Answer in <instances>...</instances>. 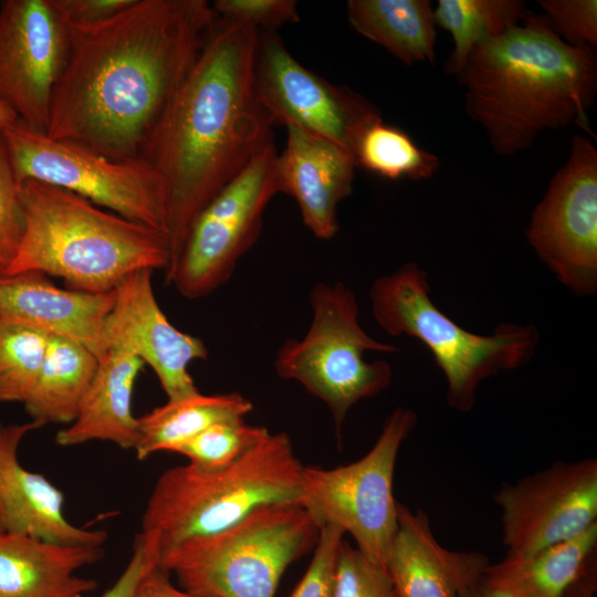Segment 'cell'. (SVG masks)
<instances>
[{"label": "cell", "instance_id": "4fadbf2b", "mask_svg": "<svg viewBox=\"0 0 597 597\" xmlns=\"http://www.w3.org/2000/svg\"><path fill=\"white\" fill-rule=\"evenodd\" d=\"M253 85L273 126H298L353 156L359 135L380 118L379 111L365 97L302 65L273 31H259Z\"/></svg>", "mask_w": 597, "mask_h": 597}, {"label": "cell", "instance_id": "8d00e7d4", "mask_svg": "<svg viewBox=\"0 0 597 597\" xmlns=\"http://www.w3.org/2000/svg\"><path fill=\"white\" fill-rule=\"evenodd\" d=\"M133 0H52L57 13L67 25H87L102 22L127 8Z\"/></svg>", "mask_w": 597, "mask_h": 597}, {"label": "cell", "instance_id": "484cf974", "mask_svg": "<svg viewBox=\"0 0 597 597\" xmlns=\"http://www.w3.org/2000/svg\"><path fill=\"white\" fill-rule=\"evenodd\" d=\"M252 402L238 392L196 395L168 400L165 405L137 418L136 457L174 450L210 425L230 419H244Z\"/></svg>", "mask_w": 597, "mask_h": 597}, {"label": "cell", "instance_id": "ab89813d", "mask_svg": "<svg viewBox=\"0 0 597 597\" xmlns=\"http://www.w3.org/2000/svg\"><path fill=\"white\" fill-rule=\"evenodd\" d=\"M596 591V565L590 567L566 593L565 597H594Z\"/></svg>", "mask_w": 597, "mask_h": 597}, {"label": "cell", "instance_id": "7a4b0ae2", "mask_svg": "<svg viewBox=\"0 0 597 597\" xmlns=\"http://www.w3.org/2000/svg\"><path fill=\"white\" fill-rule=\"evenodd\" d=\"M259 29L218 18L190 72L149 134L139 159L166 199L169 273L203 208L271 143L253 85Z\"/></svg>", "mask_w": 597, "mask_h": 597}, {"label": "cell", "instance_id": "2e32d148", "mask_svg": "<svg viewBox=\"0 0 597 597\" xmlns=\"http://www.w3.org/2000/svg\"><path fill=\"white\" fill-rule=\"evenodd\" d=\"M151 270H140L117 287L106 324L109 346L129 349L156 374L168 400L199 392L188 371L190 363L208 357L205 343L176 328L161 311Z\"/></svg>", "mask_w": 597, "mask_h": 597}, {"label": "cell", "instance_id": "1f68e13d", "mask_svg": "<svg viewBox=\"0 0 597 597\" xmlns=\"http://www.w3.org/2000/svg\"><path fill=\"white\" fill-rule=\"evenodd\" d=\"M25 230V213L10 157L0 130V275L14 261Z\"/></svg>", "mask_w": 597, "mask_h": 597}, {"label": "cell", "instance_id": "e0dca14e", "mask_svg": "<svg viewBox=\"0 0 597 597\" xmlns=\"http://www.w3.org/2000/svg\"><path fill=\"white\" fill-rule=\"evenodd\" d=\"M115 296L116 290L61 289L38 272L0 275V322L71 339L100 359L108 349L106 324Z\"/></svg>", "mask_w": 597, "mask_h": 597}, {"label": "cell", "instance_id": "8992f818", "mask_svg": "<svg viewBox=\"0 0 597 597\" xmlns=\"http://www.w3.org/2000/svg\"><path fill=\"white\" fill-rule=\"evenodd\" d=\"M320 531L300 500L274 502L174 545L159 566L198 597H274L285 569L315 547Z\"/></svg>", "mask_w": 597, "mask_h": 597}, {"label": "cell", "instance_id": "277c9868", "mask_svg": "<svg viewBox=\"0 0 597 597\" xmlns=\"http://www.w3.org/2000/svg\"><path fill=\"white\" fill-rule=\"evenodd\" d=\"M25 230L4 275L38 272L69 289L106 293L140 270H167L166 235L101 208L69 190L35 180L20 184Z\"/></svg>", "mask_w": 597, "mask_h": 597}, {"label": "cell", "instance_id": "74e56055", "mask_svg": "<svg viewBox=\"0 0 597 597\" xmlns=\"http://www.w3.org/2000/svg\"><path fill=\"white\" fill-rule=\"evenodd\" d=\"M134 597H198L176 587L170 574L159 565L151 567L142 578Z\"/></svg>", "mask_w": 597, "mask_h": 597}, {"label": "cell", "instance_id": "d590c367", "mask_svg": "<svg viewBox=\"0 0 597 597\" xmlns=\"http://www.w3.org/2000/svg\"><path fill=\"white\" fill-rule=\"evenodd\" d=\"M156 565H159L157 540L154 535L140 531L125 569L101 597H134L142 578Z\"/></svg>", "mask_w": 597, "mask_h": 597}, {"label": "cell", "instance_id": "603a6c76", "mask_svg": "<svg viewBox=\"0 0 597 597\" xmlns=\"http://www.w3.org/2000/svg\"><path fill=\"white\" fill-rule=\"evenodd\" d=\"M597 524L584 533L526 556L507 555L485 576L512 597H565L596 565Z\"/></svg>", "mask_w": 597, "mask_h": 597}, {"label": "cell", "instance_id": "cb8c5ba5", "mask_svg": "<svg viewBox=\"0 0 597 597\" xmlns=\"http://www.w3.org/2000/svg\"><path fill=\"white\" fill-rule=\"evenodd\" d=\"M347 19L362 36L406 65L436 61L437 25L429 0H349Z\"/></svg>", "mask_w": 597, "mask_h": 597}, {"label": "cell", "instance_id": "e575fe53", "mask_svg": "<svg viewBox=\"0 0 597 597\" xmlns=\"http://www.w3.org/2000/svg\"><path fill=\"white\" fill-rule=\"evenodd\" d=\"M212 9L222 21L248 23L260 31H275L300 21L294 0H216Z\"/></svg>", "mask_w": 597, "mask_h": 597}, {"label": "cell", "instance_id": "6da1fadb", "mask_svg": "<svg viewBox=\"0 0 597 597\" xmlns=\"http://www.w3.org/2000/svg\"><path fill=\"white\" fill-rule=\"evenodd\" d=\"M217 21L206 0H133L102 22L69 25L45 134L112 160L139 159Z\"/></svg>", "mask_w": 597, "mask_h": 597}, {"label": "cell", "instance_id": "ba28073f", "mask_svg": "<svg viewBox=\"0 0 597 597\" xmlns=\"http://www.w3.org/2000/svg\"><path fill=\"white\" fill-rule=\"evenodd\" d=\"M311 325L302 338L286 339L274 369L282 379L300 383L329 409L336 433L359 400L387 389L392 368L387 360L367 362V352L395 353L394 345L369 336L358 321L354 292L343 282H320L308 294Z\"/></svg>", "mask_w": 597, "mask_h": 597}, {"label": "cell", "instance_id": "5bb4252c", "mask_svg": "<svg viewBox=\"0 0 597 597\" xmlns=\"http://www.w3.org/2000/svg\"><path fill=\"white\" fill-rule=\"evenodd\" d=\"M507 555L526 556L597 524V460L557 461L494 494Z\"/></svg>", "mask_w": 597, "mask_h": 597}, {"label": "cell", "instance_id": "83f0119b", "mask_svg": "<svg viewBox=\"0 0 597 597\" xmlns=\"http://www.w3.org/2000/svg\"><path fill=\"white\" fill-rule=\"evenodd\" d=\"M354 158L356 166L392 180L429 179L440 166L434 154L419 147L402 129L385 124L381 117L359 135Z\"/></svg>", "mask_w": 597, "mask_h": 597}, {"label": "cell", "instance_id": "3957f363", "mask_svg": "<svg viewBox=\"0 0 597 597\" xmlns=\"http://www.w3.org/2000/svg\"><path fill=\"white\" fill-rule=\"evenodd\" d=\"M464 112L499 156H514L541 134L576 125L595 139L588 111L597 93L596 49L572 46L543 13L476 46L457 75Z\"/></svg>", "mask_w": 597, "mask_h": 597}, {"label": "cell", "instance_id": "5b68a950", "mask_svg": "<svg viewBox=\"0 0 597 597\" xmlns=\"http://www.w3.org/2000/svg\"><path fill=\"white\" fill-rule=\"evenodd\" d=\"M303 467L285 432H270L219 471L172 467L155 483L142 531L157 538L159 555L185 540L222 531L261 505L300 500Z\"/></svg>", "mask_w": 597, "mask_h": 597}, {"label": "cell", "instance_id": "f546056e", "mask_svg": "<svg viewBox=\"0 0 597 597\" xmlns=\"http://www.w3.org/2000/svg\"><path fill=\"white\" fill-rule=\"evenodd\" d=\"M269 433L265 427L249 425L244 419L222 420L188 439L174 452L187 457L196 469L219 471L238 462Z\"/></svg>", "mask_w": 597, "mask_h": 597}, {"label": "cell", "instance_id": "52a82bcc", "mask_svg": "<svg viewBox=\"0 0 597 597\" xmlns=\"http://www.w3.org/2000/svg\"><path fill=\"white\" fill-rule=\"evenodd\" d=\"M429 292L427 272L405 263L373 282V316L387 334L415 337L430 350L447 379L449 406L468 412L483 380L531 360L540 335L535 326L515 323H502L490 335L469 332L441 312Z\"/></svg>", "mask_w": 597, "mask_h": 597}, {"label": "cell", "instance_id": "30bf717a", "mask_svg": "<svg viewBox=\"0 0 597 597\" xmlns=\"http://www.w3.org/2000/svg\"><path fill=\"white\" fill-rule=\"evenodd\" d=\"M1 133L19 184L35 180L69 190L166 235L164 187L144 160H112L80 144L33 130L20 121Z\"/></svg>", "mask_w": 597, "mask_h": 597}, {"label": "cell", "instance_id": "8fae6325", "mask_svg": "<svg viewBox=\"0 0 597 597\" xmlns=\"http://www.w3.org/2000/svg\"><path fill=\"white\" fill-rule=\"evenodd\" d=\"M277 156L271 143L198 214L166 274L180 295L196 300L217 291L256 242L265 208L280 192Z\"/></svg>", "mask_w": 597, "mask_h": 597}, {"label": "cell", "instance_id": "4316f807", "mask_svg": "<svg viewBox=\"0 0 597 597\" xmlns=\"http://www.w3.org/2000/svg\"><path fill=\"white\" fill-rule=\"evenodd\" d=\"M527 12L521 0H439L434 23L453 40L444 72L457 76L476 46L520 24Z\"/></svg>", "mask_w": 597, "mask_h": 597}, {"label": "cell", "instance_id": "f1b7e54d", "mask_svg": "<svg viewBox=\"0 0 597 597\" xmlns=\"http://www.w3.org/2000/svg\"><path fill=\"white\" fill-rule=\"evenodd\" d=\"M50 336L0 322V402H24L42 366Z\"/></svg>", "mask_w": 597, "mask_h": 597}, {"label": "cell", "instance_id": "7402d4cb", "mask_svg": "<svg viewBox=\"0 0 597 597\" xmlns=\"http://www.w3.org/2000/svg\"><path fill=\"white\" fill-rule=\"evenodd\" d=\"M144 366L129 349L109 346L98 365L76 419L57 431L55 442L72 447L93 440L109 441L122 449H134L137 418L132 397Z\"/></svg>", "mask_w": 597, "mask_h": 597}, {"label": "cell", "instance_id": "d6986e66", "mask_svg": "<svg viewBox=\"0 0 597 597\" xmlns=\"http://www.w3.org/2000/svg\"><path fill=\"white\" fill-rule=\"evenodd\" d=\"M277 156L280 192L297 203L313 235L331 240L338 231L337 208L353 191L355 158L341 146L295 125H286Z\"/></svg>", "mask_w": 597, "mask_h": 597}, {"label": "cell", "instance_id": "9a60e30c", "mask_svg": "<svg viewBox=\"0 0 597 597\" xmlns=\"http://www.w3.org/2000/svg\"><path fill=\"white\" fill-rule=\"evenodd\" d=\"M67 48L69 25L52 0L0 2V101L33 130L46 133Z\"/></svg>", "mask_w": 597, "mask_h": 597}, {"label": "cell", "instance_id": "836d02e7", "mask_svg": "<svg viewBox=\"0 0 597 597\" xmlns=\"http://www.w3.org/2000/svg\"><path fill=\"white\" fill-rule=\"evenodd\" d=\"M344 532L335 525L321 527L313 558L290 597H333L336 564Z\"/></svg>", "mask_w": 597, "mask_h": 597}, {"label": "cell", "instance_id": "d6a6232c", "mask_svg": "<svg viewBox=\"0 0 597 597\" xmlns=\"http://www.w3.org/2000/svg\"><path fill=\"white\" fill-rule=\"evenodd\" d=\"M552 30L572 46L597 45L596 0H540Z\"/></svg>", "mask_w": 597, "mask_h": 597}, {"label": "cell", "instance_id": "ac0fdd59", "mask_svg": "<svg viewBox=\"0 0 597 597\" xmlns=\"http://www.w3.org/2000/svg\"><path fill=\"white\" fill-rule=\"evenodd\" d=\"M41 427L34 421L0 427V533L64 546L103 547L107 533L70 523L63 514V493L19 462L21 441Z\"/></svg>", "mask_w": 597, "mask_h": 597}, {"label": "cell", "instance_id": "7c38bea8", "mask_svg": "<svg viewBox=\"0 0 597 597\" xmlns=\"http://www.w3.org/2000/svg\"><path fill=\"white\" fill-rule=\"evenodd\" d=\"M540 260L580 296L597 291V149L575 135L566 163L532 212L526 232Z\"/></svg>", "mask_w": 597, "mask_h": 597}, {"label": "cell", "instance_id": "4dcf8cb0", "mask_svg": "<svg viewBox=\"0 0 597 597\" xmlns=\"http://www.w3.org/2000/svg\"><path fill=\"white\" fill-rule=\"evenodd\" d=\"M333 597H397V594L384 567L343 541Z\"/></svg>", "mask_w": 597, "mask_h": 597}, {"label": "cell", "instance_id": "ffe728a7", "mask_svg": "<svg viewBox=\"0 0 597 597\" xmlns=\"http://www.w3.org/2000/svg\"><path fill=\"white\" fill-rule=\"evenodd\" d=\"M489 565L482 553L442 546L427 513L398 502L397 530L385 563L397 597H459Z\"/></svg>", "mask_w": 597, "mask_h": 597}, {"label": "cell", "instance_id": "60d3db41", "mask_svg": "<svg viewBox=\"0 0 597 597\" xmlns=\"http://www.w3.org/2000/svg\"><path fill=\"white\" fill-rule=\"evenodd\" d=\"M18 115L9 106L0 101V130L17 123Z\"/></svg>", "mask_w": 597, "mask_h": 597}, {"label": "cell", "instance_id": "9c48e42d", "mask_svg": "<svg viewBox=\"0 0 597 597\" xmlns=\"http://www.w3.org/2000/svg\"><path fill=\"white\" fill-rule=\"evenodd\" d=\"M416 423L415 411L398 407L363 458L334 469L302 470L300 501L320 527L329 524L349 533L356 547L384 568L397 530L392 492L397 455Z\"/></svg>", "mask_w": 597, "mask_h": 597}, {"label": "cell", "instance_id": "44dd1931", "mask_svg": "<svg viewBox=\"0 0 597 597\" xmlns=\"http://www.w3.org/2000/svg\"><path fill=\"white\" fill-rule=\"evenodd\" d=\"M102 557V547L0 533V597H84L97 582L76 573Z\"/></svg>", "mask_w": 597, "mask_h": 597}, {"label": "cell", "instance_id": "f35d334b", "mask_svg": "<svg viewBox=\"0 0 597 597\" xmlns=\"http://www.w3.org/2000/svg\"><path fill=\"white\" fill-rule=\"evenodd\" d=\"M459 597H512L506 590L494 585L485 574Z\"/></svg>", "mask_w": 597, "mask_h": 597}, {"label": "cell", "instance_id": "d4e9b609", "mask_svg": "<svg viewBox=\"0 0 597 597\" xmlns=\"http://www.w3.org/2000/svg\"><path fill=\"white\" fill-rule=\"evenodd\" d=\"M98 365L85 346L50 336L35 384L23 402L31 421L71 425L77 417Z\"/></svg>", "mask_w": 597, "mask_h": 597}]
</instances>
